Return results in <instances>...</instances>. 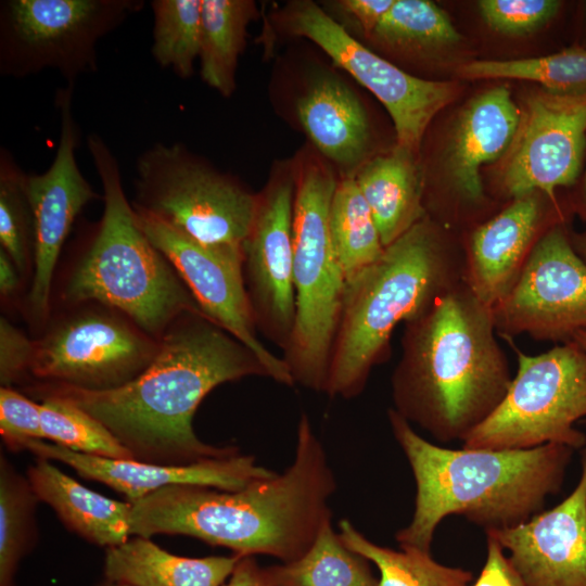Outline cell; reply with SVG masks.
Listing matches in <instances>:
<instances>
[{"instance_id": "1", "label": "cell", "mask_w": 586, "mask_h": 586, "mask_svg": "<svg viewBox=\"0 0 586 586\" xmlns=\"http://www.w3.org/2000/svg\"><path fill=\"white\" fill-rule=\"evenodd\" d=\"M268 377L258 357L202 311L177 317L160 337L151 364L132 381L107 391L30 385L36 397L66 400L101 422L135 460L186 466L239 454L195 434L192 420L216 386Z\"/></svg>"}, {"instance_id": "2", "label": "cell", "mask_w": 586, "mask_h": 586, "mask_svg": "<svg viewBox=\"0 0 586 586\" xmlns=\"http://www.w3.org/2000/svg\"><path fill=\"white\" fill-rule=\"evenodd\" d=\"M336 489L327 454L302 413L295 457L282 473L228 491L175 484L131 504L130 534L187 535L235 555H266L290 562L313 545L331 520L329 499Z\"/></svg>"}, {"instance_id": "3", "label": "cell", "mask_w": 586, "mask_h": 586, "mask_svg": "<svg viewBox=\"0 0 586 586\" xmlns=\"http://www.w3.org/2000/svg\"><path fill=\"white\" fill-rule=\"evenodd\" d=\"M404 324L391 377L393 408L438 442H463L512 380L492 308L463 280Z\"/></svg>"}, {"instance_id": "4", "label": "cell", "mask_w": 586, "mask_h": 586, "mask_svg": "<svg viewBox=\"0 0 586 586\" xmlns=\"http://www.w3.org/2000/svg\"><path fill=\"white\" fill-rule=\"evenodd\" d=\"M387 418L416 483L411 520L395 539L399 547L426 552L448 515H462L488 532L514 527L543 511L561 491L574 453L560 444L450 449L424 440L394 408Z\"/></svg>"}, {"instance_id": "5", "label": "cell", "mask_w": 586, "mask_h": 586, "mask_svg": "<svg viewBox=\"0 0 586 586\" xmlns=\"http://www.w3.org/2000/svg\"><path fill=\"white\" fill-rule=\"evenodd\" d=\"M463 280V247L423 217L345 281L323 392L332 398L358 396L372 369L390 358L395 327L419 316Z\"/></svg>"}, {"instance_id": "6", "label": "cell", "mask_w": 586, "mask_h": 586, "mask_svg": "<svg viewBox=\"0 0 586 586\" xmlns=\"http://www.w3.org/2000/svg\"><path fill=\"white\" fill-rule=\"evenodd\" d=\"M87 146L102 183L104 209L100 220L81 237L60 284L59 304H104L160 339L183 313L203 310L139 226L110 146L97 133L88 135Z\"/></svg>"}, {"instance_id": "7", "label": "cell", "mask_w": 586, "mask_h": 586, "mask_svg": "<svg viewBox=\"0 0 586 586\" xmlns=\"http://www.w3.org/2000/svg\"><path fill=\"white\" fill-rule=\"evenodd\" d=\"M292 162L295 320L282 358L295 384L323 392L345 289L329 227L340 176L311 145Z\"/></svg>"}, {"instance_id": "8", "label": "cell", "mask_w": 586, "mask_h": 586, "mask_svg": "<svg viewBox=\"0 0 586 586\" xmlns=\"http://www.w3.org/2000/svg\"><path fill=\"white\" fill-rule=\"evenodd\" d=\"M257 201L183 143H155L137 158L132 206L202 244L242 247Z\"/></svg>"}, {"instance_id": "9", "label": "cell", "mask_w": 586, "mask_h": 586, "mask_svg": "<svg viewBox=\"0 0 586 586\" xmlns=\"http://www.w3.org/2000/svg\"><path fill=\"white\" fill-rule=\"evenodd\" d=\"M517 356V372L494 412L462 442L464 448L530 449L560 444L581 450L586 435L574 424L586 419V352L575 342Z\"/></svg>"}, {"instance_id": "10", "label": "cell", "mask_w": 586, "mask_h": 586, "mask_svg": "<svg viewBox=\"0 0 586 586\" xmlns=\"http://www.w3.org/2000/svg\"><path fill=\"white\" fill-rule=\"evenodd\" d=\"M158 346L160 339L113 307L95 302L65 306L35 337L27 380L34 381L30 385L113 390L143 372Z\"/></svg>"}, {"instance_id": "11", "label": "cell", "mask_w": 586, "mask_h": 586, "mask_svg": "<svg viewBox=\"0 0 586 586\" xmlns=\"http://www.w3.org/2000/svg\"><path fill=\"white\" fill-rule=\"evenodd\" d=\"M144 7L142 0L0 2V74L58 71L67 85L98 68L97 44Z\"/></svg>"}, {"instance_id": "12", "label": "cell", "mask_w": 586, "mask_h": 586, "mask_svg": "<svg viewBox=\"0 0 586 586\" xmlns=\"http://www.w3.org/2000/svg\"><path fill=\"white\" fill-rule=\"evenodd\" d=\"M283 31L314 42L334 63L370 91L388 112L396 145L418 155L435 115L457 94L450 81L413 76L361 43L311 0L286 3L276 14Z\"/></svg>"}, {"instance_id": "13", "label": "cell", "mask_w": 586, "mask_h": 586, "mask_svg": "<svg viewBox=\"0 0 586 586\" xmlns=\"http://www.w3.org/2000/svg\"><path fill=\"white\" fill-rule=\"evenodd\" d=\"M74 86L58 89L60 139L50 167L26 174L25 189L34 219V259L26 310L33 329L42 331L51 315L58 260L82 208L99 194L80 171L76 150L80 132L73 110Z\"/></svg>"}, {"instance_id": "14", "label": "cell", "mask_w": 586, "mask_h": 586, "mask_svg": "<svg viewBox=\"0 0 586 586\" xmlns=\"http://www.w3.org/2000/svg\"><path fill=\"white\" fill-rule=\"evenodd\" d=\"M492 315L502 339L527 334L563 344L586 330V263L574 251L563 224L539 239Z\"/></svg>"}, {"instance_id": "15", "label": "cell", "mask_w": 586, "mask_h": 586, "mask_svg": "<svg viewBox=\"0 0 586 586\" xmlns=\"http://www.w3.org/2000/svg\"><path fill=\"white\" fill-rule=\"evenodd\" d=\"M139 226L152 244L169 260L203 313L249 347L262 361L268 377L294 386L282 357L258 339L243 277V251L211 246L135 208Z\"/></svg>"}, {"instance_id": "16", "label": "cell", "mask_w": 586, "mask_h": 586, "mask_svg": "<svg viewBox=\"0 0 586 586\" xmlns=\"http://www.w3.org/2000/svg\"><path fill=\"white\" fill-rule=\"evenodd\" d=\"M257 194L255 216L242 244L243 277L257 331L283 353L295 320L293 162L278 164Z\"/></svg>"}, {"instance_id": "17", "label": "cell", "mask_w": 586, "mask_h": 586, "mask_svg": "<svg viewBox=\"0 0 586 586\" xmlns=\"http://www.w3.org/2000/svg\"><path fill=\"white\" fill-rule=\"evenodd\" d=\"M585 144L586 93H532L501 174L504 194L514 200L542 192L557 200V188L576 181Z\"/></svg>"}, {"instance_id": "18", "label": "cell", "mask_w": 586, "mask_h": 586, "mask_svg": "<svg viewBox=\"0 0 586 586\" xmlns=\"http://www.w3.org/2000/svg\"><path fill=\"white\" fill-rule=\"evenodd\" d=\"M493 534L524 586H586V445L575 488L556 507Z\"/></svg>"}, {"instance_id": "19", "label": "cell", "mask_w": 586, "mask_h": 586, "mask_svg": "<svg viewBox=\"0 0 586 586\" xmlns=\"http://www.w3.org/2000/svg\"><path fill=\"white\" fill-rule=\"evenodd\" d=\"M22 449L35 454L38 458L69 466L80 476L104 483L119 492L128 502L175 484L234 491L276 474L267 468L257 466L252 456L240 454L186 466H165L77 453L43 440H28L22 445Z\"/></svg>"}, {"instance_id": "20", "label": "cell", "mask_w": 586, "mask_h": 586, "mask_svg": "<svg viewBox=\"0 0 586 586\" xmlns=\"http://www.w3.org/2000/svg\"><path fill=\"white\" fill-rule=\"evenodd\" d=\"M540 193L512 200L476 226L463 247L464 282L491 308L510 292L536 243L555 227L546 222L547 206Z\"/></svg>"}, {"instance_id": "21", "label": "cell", "mask_w": 586, "mask_h": 586, "mask_svg": "<svg viewBox=\"0 0 586 586\" xmlns=\"http://www.w3.org/2000/svg\"><path fill=\"white\" fill-rule=\"evenodd\" d=\"M294 112L310 145L340 177H354L375 155L368 111L353 86L333 71L322 67L306 75Z\"/></svg>"}, {"instance_id": "22", "label": "cell", "mask_w": 586, "mask_h": 586, "mask_svg": "<svg viewBox=\"0 0 586 586\" xmlns=\"http://www.w3.org/2000/svg\"><path fill=\"white\" fill-rule=\"evenodd\" d=\"M521 113L510 91L495 87L474 98L462 111L447 156L453 187L464 202L485 201L481 168L499 158L512 144Z\"/></svg>"}, {"instance_id": "23", "label": "cell", "mask_w": 586, "mask_h": 586, "mask_svg": "<svg viewBox=\"0 0 586 586\" xmlns=\"http://www.w3.org/2000/svg\"><path fill=\"white\" fill-rule=\"evenodd\" d=\"M26 477L38 500L49 505L61 522L80 537L106 548L129 539L130 502L85 487L42 458L29 466Z\"/></svg>"}, {"instance_id": "24", "label": "cell", "mask_w": 586, "mask_h": 586, "mask_svg": "<svg viewBox=\"0 0 586 586\" xmlns=\"http://www.w3.org/2000/svg\"><path fill=\"white\" fill-rule=\"evenodd\" d=\"M384 247L426 216L424 175L417 155L395 145L375 154L355 174Z\"/></svg>"}, {"instance_id": "25", "label": "cell", "mask_w": 586, "mask_h": 586, "mask_svg": "<svg viewBox=\"0 0 586 586\" xmlns=\"http://www.w3.org/2000/svg\"><path fill=\"white\" fill-rule=\"evenodd\" d=\"M240 557H180L136 536L106 548L104 575L131 586H222Z\"/></svg>"}, {"instance_id": "26", "label": "cell", "mask_w": 586, "mask_h": 586, "mask_svg": "<svg viewBox=\"0 0 586 586\" xmlns=\"http://www.w3.org/2000/svg\"><path fill=\"white\" fill-rule=\"evenodd\" d=\"M258 14L253 0H202L201 78L225 98L235 90V73L247 27Z\"/></svg>"}, {"instance_id": "27", "label": "cell", "mask_w": 586, "mask_h": 586, "mask_svg": "<svg viewBox=\"0 0 586 586\" xmlns=\"http://www.w3.org/2000/svg\"><path fill=\"white\" fill-rule=\"evenodd\" d=\"M369 563L344 545L329 520L301 558L265 571L272 586H379Z\"/></svg>"}, {"instance_id": "28", "label": "cell", "mask_w": 586, "mask_h": 586, "mask_svg": "<svg viewBox=\"0 0 586 586\" xmlns=\"http://www.w3.org/2000/svg\"><path fill=\"white\" fill-rule=\"evenodd\" d=\"M340 537L352 551L373 563L379 586H471L469 570L444 565L431 552L412 547L394 550L369 540L346 519L339 523Z\"/></svg>"}, {"instance_id": "29", "label": "cell", "mask_w": 586, "mask_h": 586, "mask_svg": "<svg viewBox=\"0 0 586 586\" xmlns=\"http://www.w3.org/2000/svg\"><path fill=\"white\" fill-rule=\"evenodd\" d=\"M329 227L345 281L384 252L372 213L354 177H340L330 206Z\"/></svg>"}, {"instance_id": "30", "label": "cell", "mask_w": 586, "mask_h": 586, "mask_svg": "<svg viewBox=\"0 0 586 586\" xmlns=\"http://www.w3.org/2000/svg\"><path fill=\"white\" fill-rule=\"evenodd\" d=\"M38 498L3 454L0 457V586H15L22 559L37 540Z\"/></svg>"}, {"instance_id": "31", "label": "cell", "mask_w": 586, "mask_h": 586, "mask_svg": "<svg viewBox=\"0 0 586 586\" xmlns=\"http://www.w3.org/2000/svg\"><path fill=\"white\" fill-rule=\"evenodd\" d=\"M367 39L388 51L418 54L455 43L460 35L434 2L395 0Z\"/></svg>"}, {"instance_id": "32", "label": "cell", "mask_w": 586, "mask_h": 586, "mask_svg": "<svg viewBox=\"0 0 586 586\" xmlns=\"http://www.w3.org/2000/svg\"><path fill=\"white\" fill-rule=\"evenodd\" d=\"M464 78H514L538 82L557 94L586 93V49L570 48L558 53L519 59L472 61L461 65Z\"/></svg>"}, {"instance_id": "33", "label": "cell", "mask_w": 586, "mask_h": 586, "mask_svg": "<svg viewBox=\"0 0 586 586\" xmlns=\"http://www.w3.org/2000/svg\"><path fill=\"white\" fill-rule=\"evenodd\" d=\"M151 53L181 78L193 74L201 43L202 0H153Z\"/></svg>"}, {"instance_id": "34", "label": "cell", "mask_w": 586, "mask_h": 586, "mask_svg": "<svg viewBox=\"0 0 586 586\" xmlns=\"http://www.w3.org/2000/svg\"><path fill=\"white\" fill-rule=\"evenodd\" d=\"M26 174L13 155L0 151V244L23 278L33 273L34 219L25 189Z\"/></svg>"}, {"instance_id": "35", "label": "cell", "mask_w": 586, "mask_h": 586, "mask_svg": "<svg viewBox=\"0 0 586 586\" xmlns=\"http://www.w3.org/2000/svg\"><path fill=\"white\" fill-rule=\"evenodd\" d=\"M43 440L77 453L112 459H133L132 454L97 419L75 405L51 396L40 397Z\"/></svg>"}, {"instance_id": "36", "label": "cell", "mask_w": 586, "mask_h": 586, "mask_svg": "<svg viewBox=\"0 0 586 586\" xmlns=\"http://www.w3.org/2000/svg\"><path fill=\"white\" fill-rule=\"evenodd\" d=\"M484 21L508 35L528 34L550 21L560 2L553 0H483L479 2Z\"/></svg>"}, {"instance_id": "37", "label": "cell", "mask_w": 586, "mask_h": 586, "mask_svg": "<svg viewBox=\"0 0 586 586\" xmlns=\"http://www.w3.org/2000/svg\"><path fill=\"white\" fill-rule=\"evenodd\" d=\"M0 433L12 450H21L28 440H43L40 404L13 387L1 386Z\"/></svg>"}, {"instance_id": "38", "label": "cell", "mask_w": 586, "mask_h": 586, "mask_svg": "<svg viewBox=\"0 0 586 586\" xmlns=\"http://www.w3.org/2000/svg\"><path fill=\"white\" fill-rule=\"evenodd\" d=\"M35 339L26 335L7 318L0 319V382L1 386L27 380Z\"/></svg>"}, {"instance_id": "39", "label": "cell", "mask_w": 586, "mask_h": 586, "mask_svg": "<svg viewBox=\"0 0 586 586\" xmlns=\"http://www.w3.org/2000/svg\"><path fill=\"white\" fill-rule=\"evenodd\" d=\"M395 0H336L323 2L322 9L348 34L368 38Z\"/></svg>"}, {"instance_id": "40", "label": "cell", "mask_w": 586, "mask_h": 586, "mask_svg": "<svg viewBox=\"0 0 586 586\" xmlns=\"http://www.w3.org/2000/svg\"><path fill=\"white\" fill-rule=\"evenodd\" d=\"M486 534V559L471 586H524L497 538Z\"/></svg>"}, {"instance_id": "41", "label": "cell", "mask_w": 586, "mask_h": 586, "mask_svg": "<svg viewBox=\"0 0 586 586\" xmlns=\"http://www.w3.org/2000/svg\"><path fill=\"white\" fill-rule=\"evenodd\" d=\"M222 586H272L265 568H262L254 556L240 557L235 568Z\"/></svg>"}, {"instance_id": "42", "label": "cell", "mask_w": 586, "mask_h": 586, "mask_svg": "<svg viewBox=\"0 0 586 586\" xmlns=\"http://www.w3.org/2000/svg\"><path fill=\"white\" fill-rule=\"evenodd\" d=\"M23 277L7 252L0 247V295L9 304L17 297Z\"/></svg>"}, {"instance_id": "43", "label": "cell", "mask_w": 586, "mask_h": 586, "mask_svg": "<svg viewBox=\"0 0 586 586\" xmlns=\"http://www.w3.org/2000/svg\"><path fill=\"white\" fill-rule=\"evenodd\" d=\"M570 238L574 251L586 263V231L570 235Z\"/></svg>"}, {"instance_id": "44", "label": "cell", "mask_w": 586, "mask_h": 586, "mask_svg": "<svg viewBox=\"0 0 586 586\" xmlns=\"http://www.w3.org/2000/svg\"><path fill=\"white\" fill-rule=\"evenodd\" d=\"M573 342L578 344L586 352V330L578 331L574 335Z\"/></svg>"}, {"instance_id": "45", "label": "cell", "mask_w": 586, "mask_h": 586, "mask_svg": "<svg viewBox=\"0 0 586 586\" xmlns=\"http://www.w3.org/2000/svg\"><path fill=\"white\" fill-rule=\"evenodd\" d=\"M99 586H131V585L123 584V583H117V582H112V581L105 579L104 582H102L101 584H99Z\"/></svg>"}, {"instance_id": "46", "label": "cell", "mask_w": 586, "mask_h": 586, "mask_svg": "<svg viewBox=\"0 0 586 586\" xmlns=\"http://www.w3.org/2000/svg\"><path fill=\"white\" fill-rule=\"evenodd\" d=\"M585 199H586V178H585Z\"/></svg>"}, {"instance_id": "47", "label": "cell", "mask_w": 586, "mask_h": 586, "mask_svg": "<svg viewBox=\"0 0 586 586\" xmlns=\"http://www.w3.org/2000/svg\"><path fill=\"white\" fill-rule=\"evenodd\" d=\"M583 422H584V423H586V419H585V420H583Z\"/></svg>"}]
</instances>
